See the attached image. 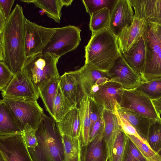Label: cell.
Returning <instances> with one entry per match:
<instances>
[{
	"mask_svg": "<svg viewBox=\"0 0 161 161\" xmlns=\"http://www.w3.org/2000/svg\"><path fill=\"white\" fill-rule=\"evenodd\" d=\"M26 19L22 7L17 3L0 33L2 62L14 75L22 70L27 59L25 48Z\"/></svg>",
	"mask_w": 161,
	"mask_h": 161,
	"instance_id": "1",
	"label": "cell"
},
{
	"mask_svg": "<svg viewBox=\"0 0 161 161\" xmlns=\"http://www.w3.org/2000/svg\"><path fill=\"white\" fill-rule=\"evenodd\" d=\"M85 63L99 70L108 73L122 54L117 37L108 27L92 33L85 47Z\"/></svg>",
	"mask_w": 161,
	"mask_h": 161,
	"instance_id": "2",
	"label": "cell"
},
{
	"mask_svg": "<svg viewBox=\"0 0 161 161\" xmlns=\"http://www.w3.org/2000/svg\"><path fill=\"white\" fill-rule=\"evenodd\" d=\"M36 134L37 145L28 148L34 161H64L62 137L54 119L44 114Z\"/></svg>",
	"mask_w": 161,
	"mask_h": 161,
	"instance_id": "3",
	"label": "cell"
},
{
	"mask_svg": "<svg viewBox=\"0 0 161 161\" xmlns=\"http://www.w3.org/2000/svg\"><path fill=\"white\" fill-rule=\"evenodd\" d=\"M60 58L48 53H38L27 58L23 70L39 91L51 79L59 77L57 64Z\"/></svg>",
	"mask_w": 161,
	"mask_h": 161,
	"instance_id": "4",
	"label": "cell"
},
{
	"mask_svg": "<svg viewBox=\"0 0 161 161\" xmlns=\"http://www.w3.org/2000/svg\"><path fill=\"white\" fill-rule=\"evenodd\" d=\"M0 101L7 106L22 131L26 124L37 129L44 114L37 100L4 98Z\"/></svg>",
	"mask_w": 161,
	"mask_h": 161,
	"instance_id": "5",
	"label": "cell"
},
{
	"mask_svg": "<svg viewBox=\"0 0 161 161\" xmlns=\"http://www.w3.org/2000/svg\"><path fill=\"white\" fill-rule=\"evenodd\" d=\"M55 29V32L43 49L42 53H48L60 58L77 48L81 40V30L79 28L68 25Z\"/></svg>",
	"mask_w": 161,
	"mask_h": 161,
	"instance_id": "6",
	"label": "cell"
},
{
	"mask_svg": "<svg viewBox=\"0 0 161 161\" xmlns=\"http://www.w3.org/2000/svg\"><path fill=\"white\" fill-rule=\"evenodd\" d=\"M144 36L147 44L148 54L142 78L143 82L161 77V44L152 23H148Z\"/></svg>",
	"mask_w": 161,
	"mask_h": 161,
	"instance_id": "7",
	"label": "cell"
},
{
	"mask_svg": "<svg viewBox=\"0 0 161 161\" xmlns=\"http://www.w3.org/2000/svg\"><path fill=\"white\" fill-rule=\"evenodd\" d=\"M55 31V28L41 26L26 19L25 35L26 58L41 53Z\"/></svg>",
	"mask_w": 161,
	"mask_h": 161,
	"instance_id": "8",
	"label": "cell"
},
{
	"mask_svg": "<svg viewBox=\"0 0 161 161\" xmlns=\"http://www.w3.org/2000/svg\"><path fill=\"white\" fill-rule=\"evenodd\" d=\"M120 105L122 107L151 119L156 120L160 117L153 101L136 88L124 90Z\"/></svg>",
	"mask_w": 161,
	"mask_h": 161,
	"instance_id": "9",
	"label": "cell"
},
{
	"mask_svg": "<svg viewBox=\"0 0 161 161\" xmlns=\"http://www.w3.org/2000/svg\"><path fill=\"white\" fill-rule=\"evenodd\" d=\"M1 94L3 98L37 100L39 97L31 80L23 70L14 75Z\"/></svg>",
	"mask_w": 161,
	"mask_h": 161,
	"instance_id": "10",
	"label": "cell"
},
{
	"mask_svg": "<svg viewBox=\"0 0 161 161\" xmlns=\"http://www.w3.org/2000/svg\"><path fill=\"white\" fill-rule=\"evenodd\" d=\"M0 153L5 161H34L22 134L0 136Z\"/></svg>",
	"mask_w": 161,
	"mask_h": 161,
	"instance_id": "11",
	"label": "cell"
},
{
	"mask_svg": "<svg viewBox=\"0 0 161 161\" xmlns=\"http://www.w3.org/2000/svg\"><path fill=\"white\" fill-rule=\"evenodd\" d=\"M85 95L92 98L99 87L110 80L108 73L96 69L88 64L74 71Z\"/></svg>",
	"mask_w": 161,
	"mask_h": 161,
	"instance_id": "12",
	"label": "cell"
},
{
	"mask_svg": "<svg viewBox=\"0 0 161 161\" xmlns=\"http://www.w3.org/2000/svg\"><path fill=\"white\" fill-rule=\"evenodd\" d=\"M125 89L120 84L110 80L101 86L92 98L96 103L115 114L121 107L120 103Z\"/></svg>",
	"mask_w": 161,
	"mask_h": 161,
	"instance_id": "13",
	"label": "cell"
},
{
	"mask_svg": "<svg viewBox=\"0 0 161 161\" xmlns=\"http://www.w3.org/2000/svg\"><path fill=\"white\" fill-rule=\"evenodd\" d=\"M108 73L110 81L120 84L125 90L135 89L143 83L141 77L128 65L122 54Z\"/></svg>",
	"mask_w": 161,
	"mask_h": 161,
	"instance_id": "14",
	"label": "cell"
},
{
	"mask_svg": "<svg viewBox=\"0 0 161 161\" xmlns=\"http://www.w3.org/2000/svg\"><path fill=\"white\" fill-rule=\"evenodd\" d=\"M130 0H117L111 11L108 27L117 37L132 23L133 11Z\"/></svg>",
	"mask_w": 161,
	"mask_h": 161,
	"instance_id": "15",
	"label": "cell"
},
{
	"mask_svg": "<svg viewBox=\"0 0 161 161\" xmlns=\"http://www.w3.org/2000/svg\"><path fill=\"white\" fill-rule=\"evenodd\" d=\"M147 25L145 20L134 15L130 26L125 27L117 37L119 50L122 54L127 52L142 38Z\"/></svg>",
	"mask_w": 161,
	"mask_h": 161,
	"instance_id": "16",
	"label": "cell"
},
{
	"mask_svg": "<svg viewBox=\"0 0 161 161\" xmlns=\"http://www.w3.org/2000/svg\"><path fill=\"white\" fill-rule=\"evenodd\" d=\"M134 15L147 23L161 25V0H131Z\"/></svg>",
	"mask_w": 161,
	"mask_h": 161,
	"instance_id": "17",
	"label": "cell"
},
{
	"mask_svg": "<svg viewBox=\"0 0 161 161\" xmlns=\"http://www.w3.org/2000/svg\"><path fill=\"white\" fill-rule=\"evenodd\" d=\"M147 54V44L144 35L127 52L122 54L127 64L141 77L142 80Z\"/></svg>",
	"mask_w": 161,
	"mask_h": 161,
	"instance_id": "18",
	"label": "cell"
},
{
	"mask_svg": "<svg viewBox=\"0 0 161 161\" xmlns=\"http://www.w3.org/2000/svg\"><path fill=\"white\" fill-rule=\"evenodd\" d=\"M59 86L64 96L74 105L77 106L85 96L74 71L61 76Z\"/></svg>",
	"mask_w": 161,
	"mask_h": 161,
	"instance_id": "19",
	"label": "cell"
},
{
	"mask_svg": "<svg viewBox=\"0 0 161 161\" xmlns=\"http://www.w3.org/2000/svg\"><path fill=\"white\" fill-rule=\"evenodd\" d=\"M104 130L97 135L86 146L82 147V161H108Z\"/></svg>",
	"mask_w": 161,
	"mask_h": 161,
	"instance_id": "20",
	"label": "cell"
},
{
	"mask_svg": "<svg viewBox=\"0 0 161 161\" xmlns=\"http://www.w3.org/2000/svg\"><path fill=\"white\" fill-rule=\"evenodd\" d=\"M56 125L61 135L80 137V121L77 106L72 108L60 121L56 122Z\"/></svg>",
	"mask_w": 161,
	"mask_h": 161,
	"instance_id": "21",
	"label": "cell"
},
{
	"mask_svg": "<svg viewBox=\"0 0 161 161\" xmlns=\"http://www.w3.org/2000/svg\"><path fill=\"white\" fill-rule=\"evenodd\" d=\"M117 112L120 116L136 129L140 136L146 141L150 126L155 120L142 116L121 107L119 108Z\"/></svg>",
	"mask_w": 161,
	"mask_h": 161,
	"instance_id": "22",
	"label": "cell"
},
{
	"mask_svg": "<svg viewBox=\"0 0 161 161\" xmlns=\"http://www.w3.org/2000/svg\"><path fill=\"white\" fill-rule=\"evenodd\" d=\"M103 117L104 122V139L106 143L108 161L118 132L120 127L115 114L104 110Z\"/></svg>",
	"mask_w": 161,
	"mask_h": 161,
	"instance_id": "23",
	"label": "cell"
},
{
	"mask_svg": "<svg viewBox=\"0 0 161 161\" xmlns=\"http://www.w3.org/2000/svg\"><path fill=\"white\" fill-rule=\"evenodd\" d=\"M90 99L85 96L79 103V110L80 121V139L82 147L86 146L89 142L91 132L90 118Z\"/></svg>",
	"mask_w": 161,
	"mask_h": 161,
	"instance_id": "24",
	"label": "cell"
},
{
	"mask_svg": "<svg viewBox=\"0 0 161 161\" xmlns=\"http://www.w3.org/2000/svg\"><path fill=\"white\" fill-rule=\"evenodd\" d=\"M22 132L8 108L0 101V136L21 134Z\"/></svg>",
	"mask_w": 161,
	"mask_h": 161,
	"instance_id": "25",
	"label": "cell"
},
{
	"mask_svg": "<svg viewBox=\"0 0 161 161\" xmlns=\"http://www.w3.org/2000/svg\"><path fill=\"white\" fill-rule=\"evenodd\" d=\"M60 77L51 79L39 91V95L51 116L54 118V102L59 86Z\"/></svg>",
	"mask_w": 161,
	"mask_h": 161,
	"instance_id": "26",
	"label": "cell"
},
{
	"mask_svg": "<svg viewBox=\"0 0 161 161\" xmlns=\"http://www.w3.org/2000/svg\"><path fill=\"white\" fill-rule=\"evenodd\" d=\"M64 147V161H82V145L80 137L62 135Z\"/></svg>",
	"mask_w": 161,
	"mask_h": 161,
	"instance_id": "27",
	"label": "cell"
},
{
	"mask_svg": "<svg viewBox=\"0 0 161 161\" xmlns=\"http://www.w3.org/2000/svg\"><path fill=\"white\" fill-rule=\"evenodd\" d=\"M27 3H32L35 6L43 9L48 17L59 23L62 16V8L64 6L63 0H21Z\"/></svg>",
	"mask_w": 161,
	"mask_h": 161,
	"instance_id": "28",
	"label": "cell"
},
{
	"mask_svg": "<svg viewBox=\"0 0 161 161\" xmlns=\"http://www.w3.org/2000/svg\"><path fill=\"white\" fill-rule=\"evenodd\" d=\"M111 11L105 8L95 12L90 16L89 27L92 33L98 31L109 26Z\"/></svg>",
	"mask_w": 161,
	"mask_h": 161,
	"instance_id": "29",
	"label": "cell"
},
{
	"mask_svg": "<svg viewBox=\"0 0 161 161\" xmlns=\"http://www.w3.org/2000/svg\"><path fill=\"white\" fill-rule=\"evenodd\" d=\"M75 106H77L72 104L64 96L59 85L53 106L54 119L56 122L60 121L70 109Z\"/></svg>",
	"mask_w": 161,
	"mask_h": 161,
	"instance_id": "30",
	"label": "cell"
},
{
	"mask_svg": "<svg viewBox=\"0 0 161 161\" xmlns=\"http://www.w3.org/2000/svg\"><path fill=\"white\" fill-rule=\"evenodd\" d=\"M136 89L152 101L161 98V77L142 83Z\"/></svg>",
	"mask_w": 161,
	"mask_h": 161,
	"instance_id": "31",
	"label": "cell"
},
{
	"mask_svg": "<svg viewBox=\"0 0 161 161\" xmlns=\"http://www.w3.org/2000/svg\"><path fill=\"white\" fill-rule=\"evenodd\" d=\"M128 136L121 128L119 130L108 161H123L126 152Z\"/></svg>",
	"mask_w": 161,
	"mask_h": 161,
	"instance_id": "32",
	"label": "cell"
},
{
	"mask_svg": "<svg viewBox=\"0 0 161 161\" xmlns=\"http://www.w3.org/2000/svg\"><path fill=\"white\" fill-rule=\"evenodd\" d=\"M154 152L158 153L161 149V118L154 121L149 128L146 140Z\"/></svg>",
	"mask_w": 161,
	"mask_h": 161,
	"instance_id": "33",
	"label": "cell"
},
{
	"mask_svg": "<svg viewBox=\"0 0 161 161\" xmlns=\"http://www.w3.org/2000/svg\"><path fill=\"white\" fill-rule=\"evenodd\" d=\"M117 0H82L86 12L90 16L93 13L107 8L111 11Z\"/></svg>",
	"mask_w": 161,
	"mask_h": 161,
	"instance_id": "34",
	"label": "cell"
},
{
	"mask_svg": "<svg viewBox=\"0 0 161 161\" xmlns=\"http://www.w3.org/2000/svg\"><path fill=\"white\" fill-rule=\"evenodd\" d=\"M145 157L128 137L123 161H146Z\"/></svg>",
	"mask_w": 161,
	"mask_h": 161,
	"instance_id": "35",
	"label": "cell"
},
{
	"mask_svg": "<svg viewBox=\"0 0 161 161\" xmlns=\"http://www.w3.org/2000/svg\"><path fill=\"white\" fill-rule=\"evenodd\" d=\"M127 135L146 160L158 153L153 150L149 145L146 144L137 137L127 134Z\"/></svg>",
	"mask_w": 161,
	"mask_h": 161,
	"instance_id": "36",
	"label": "cell"
},
{
	"mask_svg": "<svg viewBox=\"0 0 161 161\" xmlns=\"http://www.w3.org/2000/svg\"><path fill=\"white\" fill-rule=\"evenodd\" d=\"M22 135L28 148L34 149L38 145L36 130L31 126L26 124L23 130Z\"/></svg>",
	"mask_w": 161,
	"mask_h": 161,
	"instance_id": "37",
	"label": "cell"
},
{
	"mask_svg": "<svg viewBox=\"0 0 161 161\" xmlns=\"http://www.w3.org/2000/svg\"><path fill=\"white\" fill-rule=\"evenodd\" d=\"M14 75L6 65L0 62V90L2 92L5 90Z\"/></svg>",
	"mask_w": 161,
	"mask_h": 161,
	"instance_id": "38",
	"label": "cell"
},
{
	"mask_svg": "<svg viewBox=\"0 0 161 161\" xmlns=\"http://www.w3.org/2000/svg\"><path fill=\"white\" fill-rule=\"evenodd\" d=\"M115 114L117 117L118 123L123 131L127 134L137 137L146 144L149 145L145 140L140 136L136 129L127 120L120 116L117 111Z\"/></svg>",
	"mask_w": 161,
	"mask_h": 161,
	"instance_id": "39",
	"label": "cell"
},
{
	"mask_svg": "<svg viewBox=\"0 0 161 161\" xmlns=\"http://www.w3.org/2000/svg\"><path fill=\"white\" fill-rule=\"evenodd\" d=\"M90 118L91 120V132L92 128L103 114L104 109L103 107L90 98ZM91 133V132H90Z\"/></svg>",
	"mask_w": 161,
	"mask_h": 161,
	"instance_id": "40",
	"label": "cell"
},
{
	"mask_svg": "<svg viewBox=\"0 0 161 161\" xmlns=\"http://www.w3.org/2000/svg\"><path fill=\"white\" fill-rule=\"evenodd\" d=\"M104 122L103 114L92 128L90 133L89 142L92 141L97 135L104 131Z\"/></svg>",
	"mask_w": 161,
	"mask_h": 161,
	"instance_id": "41",
	"label": "cell"
},
{
	"mask_svg": "<svg viewBox=\"0 0 161 161\" xmlns=\"http://www.w3.org/2000/svg\"><path fill=\"white\" fill-rule=\"evenodd\" d=\"M14 0H0V13L7 19L10 16L11 9L14 4Z\"/></svg>",
	"mask_w": 161,
	"mask_h": 161,
	"instance_id": "42",
	"label": "cell"
},
{
	"mask_svg": "<svg viewBox=\"0 0 161 161\" xmlns=\"http://www.w3.org/2000/svg\"><path fill=\"white\" fill-rule=\"evenodd\" d=\"M155 33L159 41L161 44V25L152 23Z\"/></svg>",
	"mask_w": 161,
	"mask_h": 161,
	"instance_id": "43",
	"label": "cell"
},
{
	"mask_svg": "<svg viewBox=\"0 0 161 161\" xmlns=\"http://www.w3.org/2000/svg\"><path fill=\"white\" fill-rule=\"evenodd\" d=\"M153 102L157 112L160 115L161 114V98Z\"/></svg>",
	"mask_w": 161,
	"mask_h": 161,
	"instance_id": "44",
	"label": "cell"
},
{
	"mask_svg": "<svg viewBox=\"0 0 161 161\" xmlns=\"http://www.w3.org/2000/svg\"><path fill=\"white\" fill-rule=\"evenodd\" d=\"M6 20L4 16L0 13V33L3 31Z\"/></svg>",
	"mask_w": 161,
	"mask_h": 161,
	"instance_id": "45",
	"label": "cell"
},
{
	"mask_svg": "<svg viewBox=\"0 0 161 161\" xmlns=\"http://www.w3.org/2000/svg\"><path fill=\"white\" fill-rule=\"evenodd\" d=\"M146 161H161V155L158 153Z\"/></svg>",
	"mask_w": 161,
	"mask_h": 161,
	"instance_id": "46",
	"label": "cell"
},
{
	"mask_svg": "<svg viewBox=\"0 0 161 161\" xmlns=\"http://www.w3.org/2000/svg\"><path fill=\"white\" fill-rule=\"evenodd\" d=\"M73 1V0H63L64 5L66 7L70 6Z\"/></svg>",
	"mask_w": 161,
	"mask_h": 161,
	"instance_id": "47",
	"label": "cell"
},
{
	"mask_svg": "<svg viewBox=\"0 0 161 161\" xmlns=\"http://www.w3.org/2000/svg\"><path fill=\"white\" fill-rule=\"evenodd\" d=\"M0 161H5L4 157L1 153L0 154Z\"/></svg>",
	"mask_w": 161,
	"mask_h": 161,
	"instance_id": "48",
	"label": "cell"
},
{
	"mask_svg": "<svg viewBox=\"0 0 161 161\" xmlns=\"http://www.w3.org/2000/svg\"><path fill=\"white\" fill-rule=\"evenodd\" d=\"M39 12L41 15H43L44 13H45V12L44 10L42 9H41V10H40L39 11Z\"/></svg>",
	"mask_w": 161,
	"mask_h": 161,
	"instance_id": "49",
	"label": "cell"
},
{
	"mask_svg": "<svg viewBox=\"0 0 161 161\" xmlns=\"http://www.w3.org/2000/svg\"><path fill=\"white\" fill-rule=\"evenodd\" d=\"M158 153L159 154L161 155V149L160 150V151L158 152Z\"/></svg>",
	"mask_w": 161,
	"mask_h": 161,
	"instance_id": "50",
	"label": "cell"
}]
</instances>
